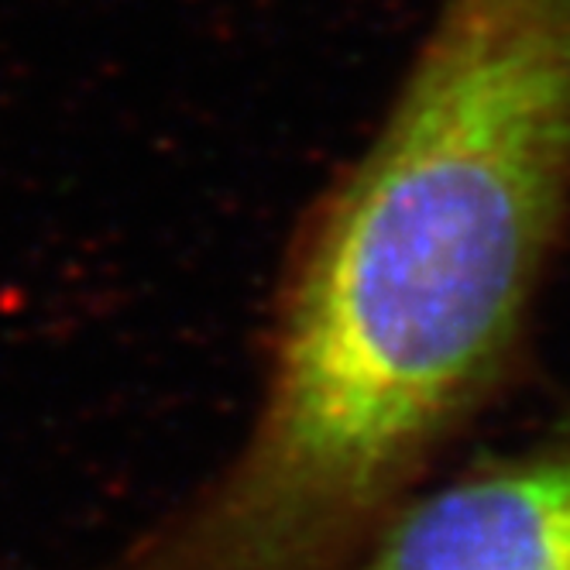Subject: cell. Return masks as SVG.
Here are the masks:
<instances>
[{
  "label": "cell",
  "instance_id": "1",
  "mask_svg": "<svg viewBox=\"0 0 570 570\" xmlns=\"http://www.w3.org/2000/svg\"><path fill=\"white\" fill-rule=\"evenodd\" d=\"M567 224L570 0H443L299 234L248 436L104 570H354L505 382Z\"/></svg>",
  "mask_w": 570,
  "mask_h": 570
},
{
  "label": "cell",
  "instance_id": "2",
  "mask_svg": "<svg viewBox=\"0 0 570 570\" xmlns=\"http://www.w3.org/2000/svg\"><path fill=\"white\" fill-rule=\"evenodd\" d=\"M354 570H570V430L416 488Z\"/></svg>",
  "mask_w": 570,
  "mask_h": 570
}]
</instances>
